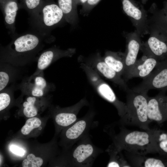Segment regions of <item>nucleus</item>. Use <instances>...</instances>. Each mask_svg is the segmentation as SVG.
<instances>
[{"label": "nucleus", "mask_w": 167, "mask_h": 167, "mask_svg": "<svg viewBox=\"0 0 167 167\" xmlns=\"http://www.w3.org/2000/svg\"><path fill=\"white\" fill-rule=\"evenodd\" d=\"M11 37V41L8 45L1 46L0 62L17 67L33 61L44 47L45 43L51 42L54 39L32 29L21 34L16 33Z\"/></svg>", "instance_id": "obj_1"}, {"label": "nucleus", "mask_w": 167, "mask_h": 167, "mask_svg": "<svg viewBox=\"0 0 167 167\" xmlns=\"http://www.w3.org/2000/svg\"><path fill=\"white\" fill-rule=\"evenodd\" d=\"M121 126L118 133L110 127L106 131L112 138V144L118 150L143 155L157 153L154 139V129L144 131H131Z\"/></svg>", "instance_id": "obj_2"}, {"label": "nucleus", "mask_w": 167, "mask_h": 167, "mask_svg": "<svg viewBox=\"0 0 167 167\" xmlns=\"http://www.w3.org/2000/svg\"><path fill=\"white\" fill-rule=\"evenodd\" d=\"M126 92L127 112L120 118L119 124L150 130L149 125L151 122L147 116L148 92H136L130 88Z\"/></svg>", "instance_id": "obj_3"}, {"label": "nucleus", "mask_w": 167, "mask_h": 167, "mask_svg": "<svg viewBox=\"0 0 167 167\" xmlns=\"http://www.w3.org/2000/svg\"><path fill=\"white\" fill-rule=\"evenodd\" d=\"M29 23L35 30L48 36L51 31L65 20L63 12L54 0H43L40 8L30 15Z\"/></svg>", "instance_id": "obj_4"}, {"label": "nucleus", "mask_w": 167, "mask_h": 167, "mask_svg": "<svg viewBox=\"0 0 167 167\" xmlns=\"http://www.w3.org/2000/svg\"><path fill=\"white\" fill-rule=\"evenodd\" d=\"M79 63L89 82L98 94L113 104L117 109L119 116L122 117L127 112L126 103L118 99L110 86L94 70L84 63Z\"/></svg>", "instance_id": "obj_5"}, {"label": "nucleus", "mask_w": 167, "mask_h": 167, "mask_svg": "<svg viewBox=\"0 0 167 167\" xmlns=\"http://www.w3.org/2000/svg\"><path fill=\"white\" fill-rule=\"evenodd\" d=\"M77 143L70 154V162L73 166L91 167L96 157L103 152L93 144L88 134Z\"/></svg>", "instance_id": "obj_6"}, {"label": "nucleus", "mask_w": 167, "mask_h": 167, "mask_svg": "<svg viewBox=\"0 0 167 167\" xmlns=\"http://www.w3.org/2000/svg\"><path fill=\"white\" fill-rule=\"evenodd\" d=\"M78 60L79 63L85 64L99 75L110 80L124 91L126 92L129 89L122 77L105 62L99 52L88 57L80 55Z\"/></svg>", "instance_id": "obj_7"}, {"label": "nucleus", "mask_w": 167, "mask_h": 167, "mask_svg": "<svg viewBox=\"0 0 167 167\" xmlns=\"http://www.w3.org/2000/svg\"><path fill=\"white\" fill-rule=\"evenodd\" d=\"M95 115V111L90 109L84 116L78 118L74 123L64 129L62 134L63 145L71 147L88 134L90 129L93 126Z\"/></svg>", "instance_id": "obj_8"}, {"label": "nucleus", "mask_w": 167, "mask_h": 167, "mask_svg": "<svg viewBox=\"0 0 167 167\" xmlns=\"http://www.w3.org/2000/svg\"><path fill=\"white\" fill-rule=\"evenodd\" d=\"M19 88L23 95L41 97L55 91L56 87L46 80L43 71L36 70L31 75L23 79Z\"/></svg>", "instance_id": "obj_9"}, {"label": "nucleus", "mask_w": 167, "mask_h": 167, "mask_svg": "<svg viewBox=\"0 0 167 167\" xmlns=\"http://www.w3.org/2000/svg\"><path fill=\"white\" fill-rule=\"evenodd\" d=\"M124 12L141 36L149 34L148 15L143 6L135 0H121Z\"/></svg>", "instance_id": "obj_10"}, {"label": "nucleus", "mask_w": 167, "mask_h": 167, "mask_svg": "<svg viewBox=\"0 0 167 167\" xmlns=\"http://www.w3.org/2000/svg\"><path fill=\"white\" fill-rule=\"evenodd\" d=\"M149 37L142 42L140 50H144L160 61L167 60V34L157 28L149 25Z\"/></svg>", "instance_id": "obj_11"}, {"label": "nucleus", "mask_w": 167, "mask_h": 167, "mask_svg": "<svg viewBox=\"0 0 167 167\" xmlns=\"http://www.w3.org/2000/svg\"><path fill=\"white\" fill-rule=\"evenodd\" d=\"M154 71L138 86L132 89L135 91L148 92L151 89L167 91V60L161 61Z\"/></svg>", "instance_id": "obj_12"}, {"label": "nucleus", "mask_w": 167, "mask_h": 167, "mask_svg": "<svg viewBox=\"0 0 167 167\" xmlns=\"http://www.w3.org/2000/svg\"><path fill=\"white\" fill-rule=\"evenodd\" d=\"M88 105V101L84 97L71 106L65 108L58 106L55 108L54 118L58 130H63L74 123L78 119L77 116L81 109Z\"/></svg>", "instance_id": "obj_13"}, {"label": "nucleus", "mask_w": 167, "mask_h": 167, "mask_svg": "<svg viewBox=\"0 0 167 167\" xmlns=\"http://www.w3.org/2000/svg\"><path fill=\"white\" fill-rule=\"evenodd\" d=\"M165 91H162L155 96L148 97L147 116L151 122L161 124L167 121V101Z\"/></svg>", "instance_id": "obj_14"}, {"label": "nucleus", "mask_w": 167, "mask_h": 167, "mask_svg": "<svg viewBox=\"0 0 167 167\" xmlns=\"http://www.w3.org/2000/svg\"><path fill=\"white\" fill-rule=\"evenodd\" d=\"M141 51L143 53L142 56L137 60L134 65L123 78L126 82L134 77L143 79L146 78L161 61L146 51Z\"/></svg>", "instance_id": "obj_15"}, {"label": "nucleus", "mask_w": 167, "mask_h": 167, "mask_svg": "<svg viewBox=\"0 0 167 167\" xmlns=\"http://www.w3.org/2000/svg\"><path fill=\"white\" fill-rule=\"evenodd\" d=\"M123 35L126 40V46L124 52L125 69L123 79L136 62L142 44L141 36L135 30L130 32H124Z\"/></svg>", "instance_id": "obj_16"}, {"label": "nucleus", "mask_w": 167, "mask_h": 167, "mask_svg": "<svg viewBox=\"0 0 167 167\" xmlns=\"http://www.w3.org/2000/svg\"><path fill=\"white\" fill-rule=\"evenodd\" d=\"M76 52L75 48L62 49L57 46L53 47L46 49L38 57L37 70L43 71L58 59L64 57H71Z\"/></svg>", "instance_id": "obj_17"}, {"label": "nucleus", "mask_w": 167, "mask_h": 167, "mask_svg": "<svg viewBox=\"0 0 167 167\" xmlns=\"http://www.w3.org/2000/svg\"><path fill=\"white\" fill-rule=\"evenodd\" d=\"M0 5L5 25L11 37L16 34L15 22L19 9L18 0H0Z\"/></svg>", "instance_id": "obj_18"}, {"label": "nucleus", "mask_w": 167, "mask_h": 167, "mask_svg": "<svg viewBox=\"0 0 167 167\" xmlns=\"http://www.w3.org/2000/svg\"><path fill=\"white\" fill-rule=\"evenodd\" d=\"M126 156L130 165L134 167H167V159L149 157L142 155L126 151Z\"/></svg>", "instance_id": "obj_19"}, {"label": "nucleus", "mask_w": 167, "mask_h": 167, "mask_svg": "<svg viewBox=\"0 0 167 167\" xmlns=\"http://www.w3.org/2000/svg\"><path fill=\"white\" fill-rule=\"evenodd\" d=\"M24 95L26 97L22 103V109L24 115L26 117L30 118L36 116L39 111L44 108L46 104V98L45 97Z\"/></svg>", "instance_id": "obj_20"}, {"label": "nucleus", "mask_w": 167, "mask_h": 167, "mask_svg": "<svg viewBox=\"0 0 167 167\" xmlns=\"http://www.w3.org/2000/svg\"><path fill=\"white\" fill-rule=\"evenodd\" d=\"M103 58L108 65L120 75L123 76L125 69L124 53L108 50Z\"/></svg>", "instance_id": "obj_21"}, {"label": "nucleus", "mask_w": 167, "mask_h": 167, "mask_svg": "<svg viewBox=\"0 0 167 167\" xmlns=\"http://www.w3.org/2000/svg\"><path fill=\"white\" fill-rule=\"evenodd\" d=\"M151 16L148 19L149 25L154 26L167 34V9H159L153 3L149 10Z\"/></svg>", "instance_id": "obj_22"}, {"label": "nucleus", "mask_w": 167, "mask_h": 167, "mask_svg": "<svg viewBox=\"0 0 167 167\" xmlns=\"http://www.w3.org/2000/svg\"><path fill=\"white\" fill-rule=\"evenodd\" d=\"M58 4L62 10L65 20L73 26L78 21V16L75 0H57Z\"/></svg>", "instance_id": "obj_23"}, {"label": "nucleus", "mask_w": 167, "mask_h": 167, "mask_svg": "<svg viewBox=\"0 0 167 167\" xmlns=\"http://www.w3.org/2000/svg\"><path fill=\"white\" fill-rule=\"evenodd\" d=\"M17 67L9 63L0 62V91L17 79L19 74Z\"/></svg>", "instance_id": "obj_24"}, {"label": "nucleus", "mask_w": 167, "mask_h": 167, "mask_svg": "<svg viewBox=\"0 0 167 167\" xmlns=\"http://www.w3.org/2000/svg\"><path fill=\"white\" fill-rule=\"evenodd\" d=\"M109 156L107 167H130L131 165L125 160L122 151L118 150L112 144L106 150Z\"/></svg>", "instance_id": "obj_25"}, {"label": "nucleus", "mask_w": 167, "mask_h": 167, "mask_svg": "<svg viewBox=\"0 0 167 167\" xmlns=\"http://www.w3.org/2000/svg\"><path fill=\"white\" fill-rule=\"evenodd\" d=\"M154 139L157 153L167 156V132L154 129Z\"/></svg>", "instance_id": "obj_26"}, {"label": "nucleus", "mask_w": 167, "mask_h": 167, "mask_svg": "<svg viewBox=\"0 0 167 167\" xmlns=\"http://www.w3.org/2000/svg\"><path fill=\"white\" fill-rule=\"evenodd\" d=\"M14 88V86L12 85L0 91V111L7 108L11 104Z\"/></svg>", "instance_id": "obj_27"}, {"label": "nucleus", "mask_w": 167, "mask_h": 167, "mask_svg": "<svg viewBox=\"0 0 167 167\" xmlns=\"http://www.w3.org/2000/svg\"><path fill=\"white\" fill-rule=\"evenodd\" d=\"M19 8L24 9L31 15L41 5L43 0H19Z\"/></svg>", "instance_id": "obj_28"}, {"label": "nucleus", "mask_w": 167, "mask_h": 167, "mask_svg": "<svg viewBox=\"0 0 167 167\" xmlns=\"http://www.w3.org/2000/svg\"><path fill=\"white\" fill-rule=\"evenodd\" d=\"M41 124V120L38 118L33 117L28 119L21 130V133L28 135L34 129L39 127Z\"/></svg>", "instance_id": "obj_29"}, {"label": "nucleus", "mask_w": 167, "mask_h": 167, "mask_svg": "<svg viewBox=\"0 0 167 167\" xmlns=\"http://www.w3.org/2000/svg\"><path fill=\"white\" fill-rule=\"evenodd\" d=\"M43 159L39 157H36L32 153L28 154L26 158L23 161V167H40L43 164Z\"/></svg>", "instance_id": "obj_30"}, {"label": "nucleus", "mask_w": 167, "mask_h": 167, "mask_svg": "<svg viewBox=\"0 0 167 167\" xmlns=\"http://www.w3.org/2000/svg\"><path fill=\"white\" fill-rule=\"evenodd\" d=\"M101 0H88L83 5L80 10V13L82 15H87L92 9L101 1Z\"/></svg>", "instance_id": "obj_31"}, {"label": "nucleus", "mask_w": 167, "mask_h": 167, "mask_svg": "<svg viewBox=\"0 0 167 167\" xmlns=\"http://www.w3.org/2000/svg\"><path fill=\"white\" fill-rule=\"evenodd\" d=\"M10 149L12 153L19 156H23L25 153L24 149L17 146L12 145L10 146Z\"/></svg>", "instance_id": "obj_32"}, {"label": "nucleus", "mask_w": 167, "mask_h": 167, "mask_svg": "<svg viewBox=\"0 0 167 167\" xmlns=\"http://www.w3.org/2000/svg\"><path fill=\"white\" fill-rule=\"evenodd\" d=\"M88 0H75L77 5H81L82 6Z\"/></svg>", "instance_id": "obj_33"}, {"label": "nucleus", "mask_w": 167, "mask_h": 167, "mask_svg": "<svg viewBox=\"0 0 167 167\" xmlns=\"http://www.w3.org/2000/svg\"><path fill=\"white\" fill-rule=\"evenodd\" d=\"M163 7L167 9V0L165 1L163 3Z\"/></svg>", "instance_id": "obj_34"}, {"label": "nucleus", "mask_w": 167, "mask_h": 167, "mask_svg": "<svg viewBox=\"0 0 167 167\" xmlns=\"http://www.w3.org/2000/svg\"><path fill=\"white\" fill-rule=\"evenodd\" d=\"M148 0H141V2L142 4H145Z\"/></svg>", "instance_id": "obj_35"}, {"label": "nucleus", "mask_w": 167, "mask_h": 167, "mask_svg": "<svg viewBox=\"0 0 167 167\" xmlns=\"http://www.w3.org/2000/svg\"><path fill=\"white\" fill-rule=\"evenodd\" d=\"M165 98L166 100L167 101V96H166L165 95Z\"/></svg>", "instance_id": "obj_36"}]
</instances>
